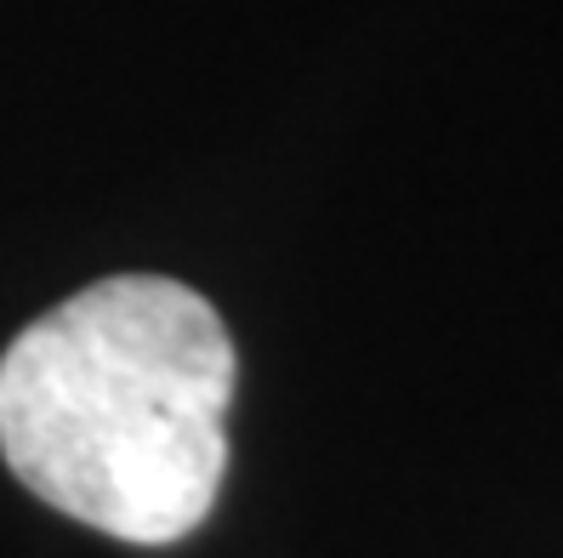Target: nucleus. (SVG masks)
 <instances>
[{
    "instance_id": "obj_1",
    "label": "nucleus",
    "mask_w": 563,
    "mask_h": 558,
    "mask_svg": "<svg viewBox=\"0 0 563 558\" xmlns=\"http://www.w3.org/2000/svg\"><path fill=\"white\" fill-rule=\"evenodd\" d=\"M234 376V342L200 291L97 280L0 353V456L46 507L114 541H183L228 473Z\"/></svg>"
}]
</instances>
